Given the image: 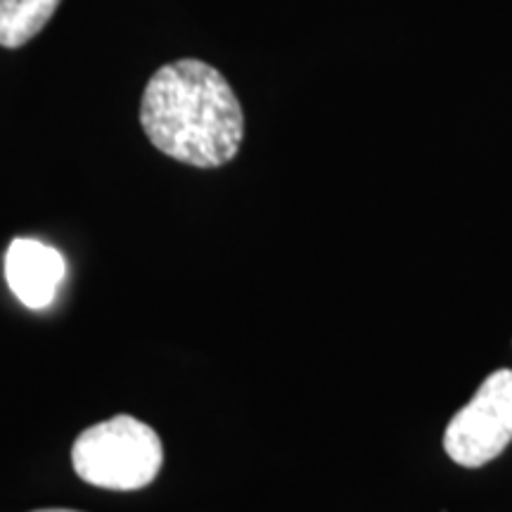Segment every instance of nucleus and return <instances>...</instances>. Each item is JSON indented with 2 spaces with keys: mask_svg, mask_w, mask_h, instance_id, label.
I'll return each instance as SVG.
<instances>
[{
  "mask_svg": "<svg viewBox=\"0 0 512 512\" xmlns=\"http://www.w3.org/2000/svg\"><path fill=\"white\" fill-rule=\"evenodd\" d=\"M512 441V370L489 375L453 415L444 434V448L453 463L482 467L501 456Z\"/></svg>",
  "mask_w": 512,
  "mask_h": 512,
  "instance_id": "3",
  "label": "nucleus"
},
{
  "mask_svg": "<svg viewBox=\"0 0 512 512\" xmlns=\"http://www.w3.org/2000/svg\"><path fill=\"white\" fill-rule=\"evenodd\" d=\"M60 0H0V46L29 43L55 15Z\"/></svg>",
  "mask_w": 512,
  "mask_h": 512,
  "instance_id": "5",
  "label": "nucleus"
},
{
  "mask_svg": "<svg viewBox=\"0 0 512 512\" xmlns=\"http://www.w3.org/2000/svg\"><path fill=\"white\" fill-rule=\"evenodd\" d=\"M140 124L159 152L197 169L228 164L245 138L238 95L219 69L202 60L171 62L152 76Z\"/></svg>",
  "mask_w": 512,
  "mask_h": 512,
  "instance_id": "1",
  "label": "nucleus"
},
{
  "mask_svg": "<svg viewBox=\"0 0 512 512\" xmlns=\"http://www.w3.org/2000/svg\"><path fill=\"white\" fill-rule=\"evenodd\" d=\"M34 512H76V510H62V508H50V510H34Z\"/></svg>",
  "mask_w": 512,
  "mask_h": 512,
  "instance_id": "6",
  "label": "nucleus"
},
{
  "mask_svg": "<svg viewBox=\"0 0 512 512\" xmlns=\"http://www.w3.org/2000/svg\"><path fill=\"white\" fill-rule=\"evenodd\" d=\"M76 475L110 491H138L155 482L164 463L162 439L133 415H114L79 434L72 448Z\"/></svg>",
  "mask_w": 512,
  "mask_h": 512,
  "instance_id": "2",
  "label": "nucleus"
},
{
  "mask_svg": "<svg viewBox=\"0 0 512 512\" xmlns=\"http://www.w3.org/2000/svg\"><path fill=\"white\" fill-rule=\"evenodd\" d=\"M64 271L62 254L38 240L19 238L5 254V278L15 297L29 309H46L53 304Z\"/></svg>",
  "mask_w": 512,
  "mask_h": 512,
  "instance_id": "4",
  "label": "nucleus"
}]
</instances>
